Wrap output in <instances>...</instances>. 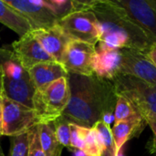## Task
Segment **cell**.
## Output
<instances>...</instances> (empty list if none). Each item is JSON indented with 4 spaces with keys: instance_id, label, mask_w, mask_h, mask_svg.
<instances>
[{
    "instance_id": "1",
    "label": "cell",
    "mask_w": 156,
    "mask_h": 156,
    "mask_svg": "<svg viewBox=\"0 0 156 156\" xmlns=\"http://www.w3.org/2000/svg\"><path fill=\"white\" fill-rule=\"evenodd\" d=\"M70 98L60 117L70 123L92 128L106 114L114 113L117 96L111 80L95 74H69Z\"/></svg>"
},
{
    "instance_id": "2",
    "label": "cell",
    "mask_w": 156,
    "mask_h": 156,
    "mask_svg": "<svg viewBox=\"0 0 156 156\" xmlns=\"http://www.w3.org/2000/svg\"><path fill=\"white\" fill-rule=\"evenodd\" d=\"M90 11L94 13L100 23L101 35L120 34L129 39L131 48L146 54L154 45L116 1L95 0Z\"/></svg>"
},
{
    "instance_id": "3",
    "label": "cell",
    "mask_w": 156,
    "mask_h": 156,
    "mask_svg": "<svg viewBox=\"0 0 156 156\" xmlns=\"http://www.w3.org/2000/svg\"><path fill=\"white\" fill-rule=\"evenodd\" d=\"M0 65L3 72V95L14 101L33 109L32 99L36 87L12 49L0 48Z\"/></svg>"
},
{
    "instance_id": "4",
    "label": "cell",
    "mask_w": 156,
    "mask_h": 156,
    "mask_svg": "<svg viewBox=\"0 0 156 156\" xmlns=\"http://www.w3.org/2000/svg\"><path fill=\"white\" fill-rule=\"evenodd\" d=\"M112 82L116 96L125 98L145 122L156 117V86L123 74L115 77Z\"/></svg>"
},
{
    "instance_id": "5",
    "label": "cell",
    "mask_w": 156,
    "mask_h": 156,
    "mask_svg": "<svg viewBox=\"0 0 156 156\" xmlns=\"http://www.w3.org/2000/svg\"><path fill=\"white\" fill-rule=\"evenodd\" d=\"M70 98L68 78H61L39 89L33 99V109L41 123L53 122L64 112Z\"/></svg>"
},
{
    "instance_id": "6",
    "label": "cell",
    "mask_w": 156,
    "mask_h": 156,
    "mask_svg": "<svg viewBox=\"0 0 156 156\" xmlns=\"http://www.w3.org/2000/svg\"><path fill=\"white\" fill-rule=\"evenodd\" d=\"M58 25L71 40L93 46L99 43L101 27L96 16L90 10L69 14L59 19Z\"/></svg>"
},
{
    "instance_id": "7",
    "label": "cell",
    "mask_w": 156,
    "mask_h": 156,
    "mask_svg": "<svg viewBox=\"0 0 156 156\" xmlns=\"http://www.w3.org/2000/svg\"><path fill=\"white\" fill-rule=\"evenodd\" d=\"M3 135L16 136L41 123L34 109L2 96Z\"/></svg>"
},
{
    "instance_id": "8",
    "label": "cell",
    "mask_w": 156,
    "mask_h": 156,
    "mask_svg": "<svg viewBox=\"0 0 156 156\" xmlns=\"http://www.w3.org/2000/svg\"><path fill=\"white\" fill-rule=\"evenodd\" d=\"M96 46L71 40L63 54L61 64L69 74L91 76Z\"/></svg>"
},
{
    "instance_id": "9",
    "label": "cell",
    "mask_w": 156,
    "mask_h": 156,
    "mask_svg": "<svg viewBox=\"0 0 156 156\" xmlns=\"http://www.w3.org/2000/svg\"><path fill=\"white\" fill-rule=\"evenodd\" d=\"M7 5L20 13L29 23L32 30L47 28L57 25L58 16L51 10L46 0H5Z\"/></svg>"
},
{
    "instance_id": "10",
    "label": "cell",
    "mask_w": 156,
    "mask_h": 156,
    "mask_svg": "<svg viewBox=\"0 0 156 156\" xmlns=\"http://www.w3.org/2000/svg\"><path fill=\"white\" fill-rule=\"evenodd\" d=\"M128 16L156 44V3L154 0H116Z\"/></svg>"
},
{
    "instance_id": "11",
    "label": "cell",
    "mask_w": 156,
    "mask_h": 156,
    "mask_svg": "<svg viewBox=\"0 0 156 156\" xmlns=\"http://www.w3.org/2000/svg\"><path fill=\"white\" fill-rule=\"evenodd\" d=\"M121 51L122 60L120 74L131 75L156 86V67L146 53L129 48Z\"/></svg>"
},
{
    "instance_id": "12",
    "label": "cell",
    "mask_w": 156,
    "mask_h": 156,
    "mask_svg": "<svg viewBox=\"0 0 156 156\" xmlns=\"http://www.w3.org/2000/svg\"><path fill=\"white\" fill-rule=\"evenodd\" d=\"M11 48L21 66L27 70L37 64L54 60L33 37L31 32L14 41L11 44Z\"/></svg>"
},
{
    "instance_id": "13",
    "label": "cell",
    "mask_w": 156,
    "mask_h": 156,
    "mask_svg": "<svg viewBox=\"0 0 156 156\" xmlns=\"http://www.w3.org/2000/svg\"><path fill=\"white\" fill-rule=\"evenodd\" d=\"M30 32L45 51L55 61L61 63L64 51L68 44L71 41L62 28L57 24L50 27L35 29Z\"/></svg>"
},
{
    "instance_id": "14",
    "label": "cell",
    "mask_w": 156,
    "mask_h": 156,
    "mask_svg": "<svg viewBox=\"0 0 156 156\" xmlns=\"http://www.w3.org/2000/svg\"><path fill=\"white\" fill-rule=\"evenodd\" d=\"M122 60L121 49H109L98 46L93 58V72L97 77L112 81L121 73Z\"/></svg>"
},
{
    "instance_id": "15",
    "label": "cell",
    "mask_w": 156,
    "mask_h": 156,
    "mask_svg": "<svg viewBox=\"0 0 156 156\" xmlns=\"http://www.w3.org/2000/svg\"><path fill=\"white\" fill-rule=\"evenodd\" d=\"M28 73L36 89H39L61 78H68L69 76L62 64L54 60L37 64L28 69Z\"/></svg>"
},
{
    "instance_id": "16",
    "label": "cell",
    "mask_w": 156,
    "mask_h": 156,
    "mask_svg": "<svg viewBox=\"0 0 156 156\" xmlns=\"http://www.w3.org/2000/svg\"><path fill=\"white\" fill-rule=\"evenodd\" d=\"M145 124H147L146 122L140 115H135L126 121L114 124L112 133L118 154L121 153L123 145L130 139L137 136L142 132Z\"/></svg>"
},
{
    "instance_id": "17",
    "label": "cell",
    "mask_w": 156,
    "mask_h": 156,
    "mask_svg": "<svg viewBox=\"0 0 156 156\" xmlns=\"http://www.w3.org/2000/svg\"><path fill=\"white\" fill-rule=\"evenodd\" d=\"M0 23L17 34L19 37L32 30L27 20L20 13L7 5L5 0H0Z\"/></svg>"
},
{
    "instance_id": "18",
    "label": "cell",
    "mask_w": 156,
    "mask_h": 156,
    "mask_svg": "<svg viewBox=\"0 0 156 156\" xmlns=\"http://www.w3.org/2000/svg\"><path fill=\"white\" fill-rule=\"evenodd\" d=\"M39 141L45 156H61L63 146L58 142L53 122L38 124Z\"/></svg>"
},
{
    "instance_id": "19",
    "label": "cell",
    "mask_w": 156,
    "mask_h": 156,
    "mask_svg": "<svg viewBox=\"0 0 156 156\" xmlns=\"http://www.w3.org/2000/svg\"><path fill=\"white\" fill-rule=\"evenodd\" d=\"M93 127L95 128L98 135L100 156H119L111 126L100 121Z\"/></svg>"
},
{
    "instance_id": "20",
    "label": "cell",
    "mask_w": 156,
    "mask_h": 156,
    "mask_svg": "<svg viewBox=\"0 0 156 156\" xmlns=\"http://www.w3.org/2000/svg\"><path fill=\"white\" fill-rule=\"evenodd\" d=\"M135 115H139L133 105L123 97L117 96L114 109V124L126 121Z\"/></svg>"
},
{
    "instance_id": "21",
    "label": "cell",
    "mask_w": 156,
    "mask_h": 156,
    "mask_svg": "<svg viewBox=\"0 0 156 156\" xmlns=\"http://www.w3.org/2000/svg\"><path fill=\"white\" fill-rule=\"evenodd\" d=\"M84 153L87 156H100V146L97 132L94 127H83Z\"/></svg>"
},
{
    "instance_id": "22",
    "label": "cell",
    "mask_w": 156,
    "mask_h": 156,
    "mask_svg": "<svg viewBox=\"0 0 156 156\" xmlns=\"http://www.w3.org/2000/svg\"><path fill=\"white\" fill-rule=\"evenodd\" d=\"M29 131L11 137L10 156H28Z\"/></svg>"
},
{
    "instance_id": "23",
    "label": "cell",
    "mask_w": 156,
    "mask_h": 156,
    "mask_svg": "<svg viewBox=\"0 0 156 156\" xmlns=\"http://www.w3.org/2000/svg\"><path fill=\"white\" fill-rule=\"evenodd\" d=\"M46 3L59 19L77 12L74 0H46Z\"/></svg>"
},
{
    "instance_id": "24",
    "label": "cell",
    "mask_w": 156,
    "mask_h": 156,
    "mask_svg": "<svg viewBox=\"0 0 156 156\" xmlns=\"http://www.w3.org/2000/svg\"><path fill=\"white\" fill-rule=\"evenodd\" d=\"M55 126V133L57 139L61 144L63 147L68 148L69 150H71L70 147V130H69V122L63 119L62 117H59L56 121L53 122Z\"/></svg>"
},
{
    "instance_id": "25",
    "label": "cell",
    "mask_w": 156,
    "mask_h": 156,
    "mask_svg": "<svg viewBox=\"0 0 156 156\" xmlns=\"http://www.w3.org/2000/svg\"><path fill=\"white\" fill-rule=\"evenodd\" d=\"M70 130V147L71 150L77 149L84 151V136H83V127L77 125L75 123L69 122Z\"/></svg>"
},
{
    "instance_id": "26",
    "label": "cell",
    "mask_w": 156,
    "mask_h": 156,
    "mask_svg": "<svg viewBox=\"0 0 156 156\" xmlns=\"http://www.w3.org/2000/svg\"><path fill=\"white\" fill-rule=\"evenodd\" d=\"M28 156H45L39 141L38 125L29 130Z\"/></svg>"
},
{
    "instance_id": "27",
    "label": "cell",
    "mask_w": 156,
    "mask_h": 156,
    "mask_svg": "<svg viewBox=\"0 0 156 156\" xmlns=\"http://www.w3.org/2000/svg\"><path fill=\"white\" fill-rule=\"evenodd\" d=\"M146 123L150 126V128L152 129L153 132V141L151 143V146H150V152L151 154H156V117L150 118Z\"/></svg>"
},
{
    "instance_id": "28",
    "label": "cell",
    "mask_w": 156,
    "mask_h": 156,
    "mask_svg": "<svg viewBox=\"0 0 156 156\" xmlns=\"http://www.w3.org/2000/svg\"><path fill=\"white\" fill-rule=\"evenodd\" d=\"M147 56L149 57V58L151 59V61L154 63V65L156 67V44H154L151 48V49L147 53Z\"/></svg>"
},
{
    "instance_id": "29",
    "label": "cell",
    "mask_w": 156,
    "mask_h": 156,
    "mask_svg": "<svg viewBox=\"0 0 156 156\" xmlns=\"http://www.w3.org/2000/svg\"><path fill=\"white\" fill-rule=\"evenodd\" d=\"M3 136V110H2V96H0V137Z\"/></svg>"
},
{
    "instance_id": "30",
    "label": "cell",
    "mask_w": 156,
    "mask_h": 156,
    "mask_svg": "<svg viewBox=\"0 0 156 156\" xmlns=\"http://www.w3.org/2000/svg\"><path fill=\"white\" fill-rule=\"evenodd\" d=\"M3 95V72H2V67L0 65V96Z\"/></svg>"
},
{
    "instance_id": "31",
    "label": "cell",
    "mask_w": 156,
    "mask_h": 156,
    "mask_svg": "<svg viewBox=\"0 0 156 156\" xmlns=\"http://www.w3.org/2000/svg\"><path fill=\"white\" fill-rule=\"evenodd\" d=\"M74 152V156H87L85 154V153L83 151H80V150H77V149H74L72 150Z\"/></svg>"
},
{
    "instance_id": "32",
    "label": "cell",
    "mask_w": 156,
    "mask_h": 156,
    "mask_svg": "<svg viewBox=\"0 0 156 156\" xmlns=\"http://www.w3.org/2000/svg\"><path fill=\"white\" fill-rule=\"evenodd\" d=\"M0 156H5L3 154V151H2V148H1V145H0Z\"/></svg>"
},
{
    "instance_id": "33",
    "label": "cell",
    "mask_w": 156,
    "mask_h": 156,
    "mask_svg": "<svg viewBox=\"0 0 156 156\" xmlns=\"http://www.w3.org/2000/svg\"><path fill=\"white\" fill-rule=\"evenodd\" d=\"M154 1H155V3H156V0H154Z\"/></svg>"
}]
</instances>
